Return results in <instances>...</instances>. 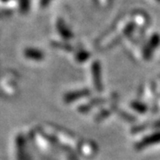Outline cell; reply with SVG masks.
I'll use <instances>...</instances> for the list:
<instances>
[{
	"mask_svg": "<svg viewBox=\"0 0 160 160\" xmlns=\"http://www.w3.org/2000/svg\"><path fill=\"white\" fill-rule=\"evenodd\" d=\"M90 92L87 90H82V91H77V92H69L67 93L65 96H64V102L66 103H70L74 101H77L80 98L85 97L86 95H88Z\"/></svg>",
	"mask_w": 160,
	"mask_h": 160,
	"instance_id": "3957f363",
	"label": "cell"
},
{
	"mask_svg": "<svg viewBox=\"0 0 160 160\" xmlns=\"http://www.w3.org/2000/svg\"><path fill=\"white\" fill-rule=\"evenodd\" d=\"M132 107L136 109L137 111H140V112H144L145 109H146L145 106H143L142 104H139V103H133L132 104Z\"/></svg>",
	"mask_w": 160,
	"mask_h": 160,
	"instance_id": "5b68a950",
	"label": "cell"
},
{
	"mask_svg": "<svg viewBox=\"0 0 160 160\" xmlns=\"http://www.w3.org/2000/svg\"><path fill=\"white\" fill-rule=\"evenodd\" d=\"M158 142H160V132H156L154 134H151L148 137L144 138L142 142L138 143L136 147H137V149H141L145 148V147H148L149 145Z\"/></svg>",
	"mask_w": 160,
	"mask_h": 160,
	"instance_id": "7a4b0ae2",
	"label": "cell"
},
{
	"mask_svg": "<svg viewBox=\"0 0 160 160\" xmlns=\"http://www.w3.org/2000/svg\"><path fill=\"white\" fill-rule=\"evenodd\" d=\"M16 145V154L17 160H27V153H26V142L22 134H18L15 139Z\"/></svg>",
	"mask_w": 160,
	"mask_h": 160,
	"instance_id": "6da1fadb",
	"label": "cell"
},
{
	"mask_svg": "<svg viewBox=\"0 0 160 160\" xmlns=\"http://www.w3.org/2000/svg\"><path fill=\"white\" fill-rule=\"evenodd\" d=\"M101 70H100V66L98 63H94L92 66V74H93V78H94V84L97 87L99 91L102 90V83H101Z\"/></svg>",
	"mask_w": 160,
	"mask_h": 160,
	"instance_id": "277c9868",
	"label": "cell"
}]
</instances>
